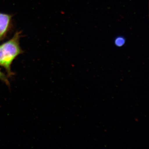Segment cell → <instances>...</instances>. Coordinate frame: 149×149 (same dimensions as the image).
Returning a JSON list of instances; mask_svg holds the SVG:
<instances>
[{
  "instance_id": "obj_3",
  "label": "cell",
  "mask_w": 149,
  "mask_h": 149,
  "mask_svg": "<svg viewBox=\"0 0 149 149\" xmlns=\"http://www.w3.org/2000/svg\"><path fill=\"white\" fill-rule=\"evenodd\" d=\"M125 42V39L122 36L116 37L114 40V44L116 47H121L124 45Z\"/></svg>"
},
{
  "instance_id": "obj_1",
  "label": "cell",
  "mask_w": 149,
  "mask_h": 149,
  "mask_svg": "<svg viewBox=\"0 0 149 149\" xmlns=\"http://www.w3.org/2000/svg\"><path fill=\"white\" fill-rule=\"evenodd\" d=\"M20 37L21 32H16L10 40L0 45V66L6 70L8 77L14 74L11 68L13 61L23 52L19 45Z\"/></svg>"
},
{
  "instance_id": "obj_4",
  "label": "cell",
  "mask_w": 149,
  "mask_h": 149,
  "mask_svg": "<svg viewBox=\"0 0 149 149\" xmlns=\"http://www.w3.org/2000/svg\"><path fill=\"white\" fill-rule=\"evenodd\" d=\"M0 80L9 87L10 82L8 78V76H7L4 73H3L1 69H0Z\"/></svg>"
},
{
  "instance_id": "obj_2",
  "label": "cell",
  "mask_w": 149,
  "mask_h": 149,
  "mask_svg": "<svg viewBox=\"0 0 149 149\" xmlns=\"http://www.w3.org/2000/svg\"><path fill=\"white\" fill-rule=\"evenodd\" d=\"M12 16L0 13V42L6 37L10 28Z\"/></svg>"
}]
</instances>
